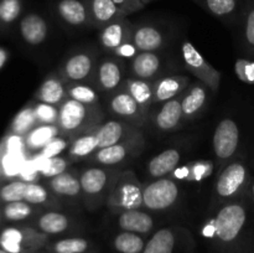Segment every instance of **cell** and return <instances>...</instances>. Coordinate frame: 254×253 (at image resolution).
Masks as SVG:
<instances>
[{
  "label": "cell",
  "mask_w": 254,
  "mask_h": 253,
  "mask_svg": "<svg viewBox=\"0 0 254 253\" xmlns=\"http://www.w3.org/2000/svg\"><path fill=\"white\" fill-rule=\"evenodd\" d=\"M124 91L128 92L131 97L136 101V103L141 107L145 113H148L153 103V81H145V79L134 78V77H127L123 86L121 87Z\"/></svg>",
  "instance_id": "cell-33"
},
{
  "label": "cell",
  "mask_w": 254,
  "mask_h": 253,
  "mask_svg": "<svg viewBox=\"0 0 254 253\" xmlns=\"http://www.w3.org/2000/svg\"><path fill=\"white\" fill-rule=\"evenodd\" d=\"M163 69V57L159 52H139L129 61V72L134 78L155 81Z\"/></svg>",
  "instance_id": "cell-20"
},
{
  "label": "cell",
  "mask_w": 254,
  "mask_h": 253,
  "mask_svg": "<svg viewBox=\"0 0 254 253\" xmlns=\"http://www.w3.org/2000/svg\"><path fill=\"white\" fill-rule=\"evenodd\" d=\"M47 188L59 198H68V200L82 198L79 175H76L72 171L67 170L60 175L47 179Z\"/></svg>",
  "instance_id": "cell-27"
},
{
  "label": "cell",
  "mask_w": 254,
  "mask_h": 253,
  "mask_svg": "<svg viewBox=\"0 0 254 253\" xmlns=\"http://www.w3.org/2000/svg\"><path fill=\"white\" fill-rule=\"evenodd\" d=\"M21 12V0H0V21L11 24Z\"/></svg>",
  "instance_id": "cell-45"
},
{
  "label": "cell",
  "mask_w": 254,
  "mask_h": 253,
  "mask_svg": "<svg viewBox=\"0 0 254 253\" xmlns=\"http://www.w3.org/2000/svg\"><path fill=\"white\" fill-rule=\"evenodd\" d=\"M35 113H36L37 121L40 124H54L57 126L59 121V107L52 104L37 102L34 106Z\"/></svg>",
  "instance_id": "cell-44"
},
{
  "label": "cell",
  "mask_w": 254,
  "mask_h": 253,
  "mask_svg": "<svg viewBox=\"0 0 254 253\" xmlns=\"http://www.w3.org/2000/svg\"><path fill=\"white\" fill-rule=\"evenodd\" d=\"M103 119L99 106H89L66 98L59 107L57 126L64 135L74 139L81 134L97 128Z\"/></svg>",
  "instance_id": "cell-3"
},
{
  "label": "cell",
  "mask_w": 254,
  "mask_h": 253,
  "mask_svg": "<svg viewBox=\"0 0 254 253\" xmlns=\"http://www.w3.org/2000/svg\"><path fill=\"white\" fill-rule=\"evenodd\" d=\"M181 153L176 148H169L154 155L146 163V174L149 178L155 179L170 176L178 166H180Z\"/></svg>",
  "instance_id": "cell-26"
},
{
  "label": "cell",
  "mask_w": 254,
  "mask_h": 253,
  "mask_svg": "<svg viewBox=\"0 0 254 253\" xmlns=\"http://www.w3.org/2000/svg\"><path fill=\"white\" fill-rule=\"evenodd\" d=\"M34 227L50 237H55L71 235L78 230L79 226L71 215L52 208L41 212L35 218Z\"/></svg>",
  "instance_id": "cell-15"
},
{
  "label": "cell",
  "mask_w": 254,
  "mask_h": 253,
  "mask_svg": "<svg viewBox=\"0 0 254 253\" xmlns=\"http://www.w3.org/2000/svg\"><path fill=\"white\" fill-rule=\"evenodd\" d=\"M151 1H154V0H141V2H143L144 5L149 4V2H151Z\"/></svg>",
  "instance_id": "cell-54"
},
{
  "label": "cell",
  "mask_w": 254,
  "mask_h": 253,
  "mask_svg": "<svg viewBox=\"0 0 254 253\" xmlns=\"http://www.w3.org/2000/svg\"><path fill=\"white\" fill-rule=\"evenodd\" d=\"M39 124L34 106H27L15 116L11 123V130L15 135L26 136Z\"/></svg>",
  "instance_id": "cell-39"
},
{
  "label": "cell",
  "mask_w": 254,
  "mask_h": 253,
  "mask_svg": "<svg viewBox=\"0 0 254 253\" xmlns=\"http://www.w3.org/2000/svg\"><path fill=\"white\" fill-rule=\"evenodd\" d=\"M20 34L25 42L31 46H37L46 41L49 35V24L39 14H27L20 21Z\"/></svg>",
  "instance_id": "cell-31"
},
{
  "label": "cell",
  "mask_w": 254,
  "mask_h": 253,
  "mask_svg": "<svg viewBox=\"0 0 254 253\" xmlns=\"http://www.w3.org/2000/svg\"><path fill=\"white\" fill-rule=\"evenodd\" d=\"M145 140L143 134H136L133 138L128 139L122 143L114 145L101 148L89 158V161L94 165L106 166V168H114L123 165L127 161L135 158L138 154L143 151Z\"/></svg>",
  "instance_id": "cell-10"
},
{
  "label": "cell",
  "mask_w": 254,
  "mask_h": 253,
  "mask_svg": "<svg viewBox=\"0 0 254 253\" xmlns=\"http://www.w3.org/2000/svg\"><path fill=\"white\" fill-rule=\"evenodd\" d=\"M51 237L34 226H10L0 233V247L10 253H36L45 250Z\"/></svg>",
  "instance_id": "cell-7"
},
{
  "label": "cell",
  "mask_w": 254,
  "mask_h": 253,
  "mask_svg": "<svg viewBox=\"0 0 254 253\" xmlns=\"http://www.w3.org/2000/svg\"><path fill=\"white\" fill-rule=\"evenodd\" d=\"M210 14L226 22L237 17L241 9V0H193Z\"/></svg>",
  "instance_id": "cell-36"
},
{
  "label": "cell",
  "mask_w": 254,
  "mask_h": 253,
  "mask_svg": "<svg viewBox=\"0 0 254 253\" xmlns=\"http://www.w3.org/2000/svg\"><path fill=\"white\" fill-rule=\"evenodd\" d=\"M6 151L11 155L19 156L21 158L22 156V141L20 139L19 135H12L10 136L9 140L6 143Z\"/></svg>",
  "instance_id": "cell-50"
},
{
  "label": "cell",
  "mask_w": 254,
  "mask_h": 253,
  "mask_svg": "<svg viewBox=\"0 0 254 253\" xmlns=\"http://www.w3.org/2000/svg\"><path fill=\"white\" fill-rule=\"evenodd\" d=\"M112 54L116 55L117 57H119V59L122 60H128V61H130L135 55L139 54V51L138 49H136L135 45H134V42L131 41V40H129V41L121 45V46H119L116 51L112 52Z\"/></svg>",
  "instance_id": "cell-48"
},
{
  "label": "cell",
  "mask_w": 254,
  "mask_h": 253,
  "mask_svg": "<svg viewBox=\"0 0 254 253\" xmlns=\"http://www.w3.org/2000/svg\"><path fill=\"white\" fill-rule=\"evenodd\" d=\"M215 169L216 165L212 160L200 159L178 166L171 173L170 178L178 183H201L210 179L215 173Z\"/></svg>",
  "instance_id": "cell-25"
},
{
  "label": "cell",
  "mask_w": 254,
  "mask_h": 253,
  "mask_svg": "<svg viewBox=\"0 0 254 253\" xmlns=\"http://www.w3.org/2000/svg\"><path fill=\"white\" fill-rule=\"evenodd\" d=\"M252 179V169L245 159L236 158L221 169L212 190V206L216 207L238 200L247 193Z\"/></svg>",
  "instance_id": "cell-2"
},
{
  "label": "cell",
  "mask_w": 254,
  "mask_h": 253,
  "mask_svg": "<svg viewBox=\"0 0 254 253\" xmlns=\"http://www.w3.org/2000/svg\"><path fill=\"white\" fill-rule=\"evenodd\" d=\"M67 98L66 82L60 73H51L44 79L36 91V99L42 103L60 107Z\"/></svg>",
  "instance_id": "cell-30"
},
{
  "label": "cell",
  "mask_w": 254,
  "mask_h": 253,
  "mask_svg": "<svg viewBox=\"0 0 254 253\" xmlns=\"http://www.w3.org/2000/svg\"><path fill=\"white\" fill-rule=\"evenodd\" d=\"M0 253H10V252H7V251L2 250V248H1V247H0Z\"/></svg>",
  "instance_id": "cell-55"
},
{
  "label": "cell",
  "mask_w": 254,
  "mask_h": 253,
  "mask_svg": "<svg viewBox=\"0 0 254 253\" xmlns=\"http://www.w3.org/2000/svg\"><path fill=\"white\" fill-rule=\"evenodd\" d=\"M131 41L139 52H159L166 45V36L160 27L145 22L134 25Z\"/></svg>",
  "instance_id": "cell-23"
},
{
  "label": "cell",
  "mask_w": 254,
  "mask_h": 253,
  "mask_svg": "<svg viewBox=\"0 0 254 253\" xmlns=\"http://www.w3.org/2000/svg\"><path fill=\"white\" fill-rule=\"evenodd\" d=\"M190 77L184 74H166L153 81V103H164L180 97L190 86Z\"/></svg>",
  "instance_id": "cell-21"
},
{
  "label": "cell",
  "mask_w": 254,
  "mask_h": 253,
  "mask_svg": "<svg viewBox=\"0 0 254 253\" xmlns=\"http://www.w3.org/2000/svg\"><path fill=\"white\" fill-rule=\"evenodd\" d=\"M148 238L138 233L118 231L111 238V247L114 253H143Z\"/></svg>",
  "instance_id": "cell-34"
},
{
  "label": "cell",
  "mask_w": 254,
  "mask_h": 253,
  "mask_svg": "<svg viewBox=\"0 0 254 253\" xmlns=\"http://www.w3.org/2000/svg\"><path fill=\"white\" fill-rule=\"evenodd\" d=\"M26 181L16 180L6 184L0 189V197L5 202H15V201H22L26 190Z\"/></svg>",
  "instance_id": "cell-43"
},
{
  "label": "cell",
  "mask_w": 254,
  "mask_h": 253,
  "mask_svg": "<svg viewBox=\"0 0 254 253\" xmlns=\"http://www.w3.org/2000/svg\"><path fill=\"white\" fill-rule=\"evenodd\" d=\"M153 126L160 133H170L178 130L183 122V109H181V96L161 103L160 108L154 113Z\"/></svg>",
  "instance_id": "cell-22"
},
{
  "label": "cell",
  "mask_w": 254,
  "mask_h": 253,
  "mask_svg": "<svg viewBox=\"0 0 254 253\" xmlns=\"http://www.w3.org/2000/svg\"><path fill=\"white\" fill-rule=\"evenodd\" d=\"M71 141H72V138L61 134V135H59L57 138H55L54 140L49 144V145L45 146V148L40 151L39 153L40 158L50 159V158H54V156L60 155V154H61L64 149H68Z\"/></svg>",
  "instance_id": "cell-46"
},
{
  "label": "cell",
  "mask_w": 254,
  "mask_h": 253,
  "mask_svg": "<svg viewBox=\"0 0 254 253\" xmlns=\"http://www.w3.org/2000/svg\"><path fill=\"white\" fill-rule=\"evenodd\" d=\"M181 57L188 71H190L197 81L202 82L212 92H217L220 88L222 74L215 68L210 62L206 61L202 55L189 40L181 44Z\"/></svg>",
  "instance_id": "cell-11"
},
{
  "label": "cell",
  "mask_w": 254,
  "mask_h": 253,
  "mask_svg": "<svg viewBox=\"0 0 254 253\" xmlns=\"http://www.w3.org/2000/svg\"><path fill=\"white\" fill-rule=\"evenodd\" d=\"M208 87L202 82L196 81L190 83L185 92L181 94V109H183V122L195 121L205 111L208 101Z\"/></svg>",
  "instance_id": "cell-19"
},
{
  "label": "cell",
  "mask_w": 254,
  "mask_h": 253,
  "mask_svg": "<svg viewBox=\"0 0 254 253\" xmlns=\"http://www.w3.org/2000/svg\"><path fill=\"white\" fill-rule=\"evenodd\" d=\"M134 25L127 17H121L99 29V42L108 52H114L124 42L131 40Z\"/></svg>",
  "instance_id": "cell-24"
},
{
  "label": "cell",
  "mask_w": 254,
  "mask_h": 253,
  "mask_svg": "<svg viewBox=\"0 0 254 253\" xmlns=\"http://www.w3.org/2000/svg\"><path fill=\"white\" fill-rule=\"evenodd\" d=\"M116 2L117 6L128 16V15L133 14V12L139 11L143 9L145 5L141 2V0H113Z\"/></svg>",
  "instance_id": "cell-49"
},
{
  "label": "cell",
  "mask_w": 254,
  "mask_h": 253,
  "mask_svg": "<svg viewBox=\"0 0 254 253\" xmlns=\"http://www.w3.org/2000/svg\"><path fill=\"white\" fill-rule=\"evenodd\" d=\"M114 217L118 231H128L146 237H150L156 231L155 217L145 208H134L114 213Z\"/></svg>",
  "instance_id": "cell-16"
},
{
  "label": "cell",
  "mask_w": 254,
  "mask_h": 253,
  "mask_svg": "<svg viewBox=\"0 0 254 253\" xmlns=\"http://www.w3.org/2000/svg\"><path fill=\"white\" fill-rule=\"evenodd\" d=\"M61 135V131L57 126L54 124H39L35 126L26 136L25 145L32 151H41L45 146L49 145L55 138Z\"/></svg>",
  "instance_id": "cell-35"
},
{
  "label": "cell",
  "mask_w": 254,
  "mask_h": 253,
  "mask_svg": "<svg viewBox=\"0 0 254 253\" xmlns=\"http://www.w3.org/2000/svg\"><path fill=\"white\" fill-rule=\"evenodd\" d=\"M6 60H7L6 50H4L2 47H0V68L4 66L5 62H6Z\"/></svg>",
  "instance_id": "cell-53"
},
{
  "label": "cell",
  "mask_w": 254,
  "mask_h": 253,
  "mask_svg": "<svg viewBox=\"0 0 254 253\" xmlns=\"http://www.w3.org/2000/svg\"><path fill=\"white\" fill-rule=\"evenodd\" d=\"M139 133H141L140 128L122 119L107 121L99 124L96 129L99 149L126 141Z\"/></svg>",
  "instance_id": "cell-17"
},
{
  "label": "cell",
  "mask_w": 254,
  "mask_h": 253,
  "mask_svg": "<svg viewBox=\"0 0 254 253\" xmlns=\"http://www.w3.org/2000/svg\"><path fill=\"white\" fill-rule=\"evenodd\" d=\"M71 163L72 161L67 156L61 155L54 156V158L50 159H44V163L41 165L42 168L40 169V173L46 179L54 178V176L60 175V174L67 171V169L71 165Z\"/></svg>",
  "instance_id": "cell-42"
},
{
  "label": "cell",
  "mask_w": 254,
  "mask_h": 253,
  "mask_svg": "<svg viewBox=\"0 0 254 253\" xmlns=\"http://www.w3.org/2000/svg\"><path fill=\"white\" fill-rule=\"evenodd\" d=\"M98 57L91 49H81L69 55L60 68V76L66 83L68 82H87L93 78Z\"/></svg>",
  "instance_id": "cell-13"
},
{
  "label": "cell",
  "mask_w": 254,
  "mask_h": 253,
  "mask_svg": "<svg viewBox=\"0 0 254 253\" xmlns=\"http://www.w3.org/2000/svg\"><path fill=\"white\" fill-rule=\"evenodd\" d=\"M55 12L64 25L76 29L92 26L86 0H57Z\"/></svg>",
  "instance_id": "cell-18"
},
{
  "label": "cell",
  "mask_w": 254,
  "mask_h": 253,
  "mask_svg": "<svg viewBox=\"0 0 254 253\" xmlns=\"http://www.w3.org/2000/svg\"><path fill=\"white\" fill-rule=\"evenodd\" d=\"M107 104H108L109 112L118 119L128 122L138 128L143 126L145 123L148 113H145L141 107L136 103L135 99L123 88L109 93Z\"/></svg>",
  "instance_id": "cell-14"
},
{
  "label": "cell",
  "mask_w": 254,
  "mask_h": 253,
  "mask_svg": "<svg viewBox=\"0 0 254 253\" xmlns=\"http://www.w3.org/2000/svg\"><path fill=\"white\" fill-rule=\"evenodd\" d=\"M36 213L34 205L25 200L7 202L4 207V217L10 222H21L32 218Z\"/></svg>",
  "instance_id": "cell-41"
},
{
  "label": "cell",
  "mask_w": 254,
  "mask_h": 253,
  "mask_svg": "<svg viewBox=\"0 0 254 253\" xmlns=\"http://www.w3.org/2000/svg\"><path fill=\"white\" fill-rule=\"evenodd\" d=\"M180 196L178 181L170 176L155 179L144 185L143 207L149 212H165L178 203Z\"/></svg>",
  "instance_id": "cell-9"
},
{
  "label": "cell",
  "mask_w": 254,
  "mask_h": 253,
  "mask_svg": "<svg viewBox=\"0 0 254 253\" xmlns=\"http://www.w3.org/2000/svg\"><path fill=\"white\" fill-rule=\"evenodd\" d=\"M96 129L87 131V133L81 134L72 139L68 149H67V158L73 163V161L84 160L89 159L97 150L98 146V138H97Z\"/></svg>",
  "instance_id": "cell-32"
},
{
  "label": "cell",
  "mask_w": 254,
  "mask_h": 253,
  "mask_svg": "<svg viewBox=\"0 0 254 253\" xmlns=\"http://www.w3.org/2000/svg\"><path fill=\"white\" fill-rule=\"evenodd\" d=\"M67 98L74 99L89 106H98V89L87 82H68L66 83Z\"/></svg>",
  "instance_id": "cell-38"
},
{
  "label": "cell",
  "mask_w": 254,
  "mask_h": 253,
  "mask_svg": "<svg viewBox=\"0 0 254 253\" xmlns=\"http://www.w3.org/2000/svg\"><path fill=\"white\" fill-rule=\"evenodd\" d=\"M86 2L93 27L102 29L121 17H127L113 0H86Z\"/></svg>",
  "instance_id": "cell-29"
},
{
  "label": "cell",
  "mask_w": 254,
  "mask_h": 253,
  "mask_svg": "<svg viewBox=\"0 0 254 253\" xmlns=\"http://www.w3.org/2000/svg\"><path fill=\"white\" fill-rule=\"evenodd\" d=\"M247 196L250 197V200L252 201L253 206H254V173L252 171V179H251L250 186L247 189Z\"/></svg>",
  "instance_id": "cell-52"
},
{
  "label": "cell",
  "mask_w": 254,
  "mask_h": 253,
  "mask_svg": "<svg viewBox=\"0 0 254 253\" xmlns=\"http://www.w3.org/2000/svg\"><path fill=\"white\" fill-rule=\"evenodd\" d=\"M241 140L242 131L236 119L225 117L218 122L212 135V149L222 168L236 159L241 149Z\"/></svg>",
  "instance_id": "cell-8"
},
{
  "label": "cell",
  "mask_w": 254,
  "mask_h": 253,
  "mask_svg": "<svg viewBox=\"0 0 254 253\" xmlns=\"http://www.w3.org/2000/svg\"><path fill=\"white\" fill-rule=\"evenodd\" d=\"M143 190L144 185L133 171H119L106 200L107 207L113 215L134 208H144Z\"/></svg>",
  "instance_id": "cell-4"
},
{
  "label": "cell",
  "mask_w": 254,
  "mask_h": 253,
  "mask_svg": "<svg viewBox=\"0 0 254 253\" xmlns=\"http://www.w3.org/2000/svg\"><path fill=\"white\" fill-rule=\"evenodd\" d=\"M6 154V146L0 144V176L5 175L4 174V158Z\"/></svg>",
  "instance_id": "cell-51"
},
{
  "label": "cell",
  "mask_w": 254,
  "mask_h": 253,
  "mask_svg": "<svg viewBox=\"0 0 254 253\" xmlns=\"http://www.w3.org/2000/svg\"><path fill=\"white\" fill-rule=\"evenodd\" d=\"M36 253H49V252H46L45 250H42V251H39V252H36Z\"/></svg>",
  "instance_id": "cell-56"
},
{
  "label": "cell",
  "mask_w": 254,
  "mask_h": 253,
  "mask_svg": "<svg viewBox=\"0 0 254 253\" xmlns=\"http://www.w3.org/2000/svg\"><path fill=\"white\" fill-rule=\"evenodd\" d=\"M119 171L114 168L93 165L83 169L79 174L82 198L88 208L94 210L106 202L113 181Z\"/></svg>",
  "instance_id": "cell-5"
},
{
  "label": "cell",
  "mask_w": 254,
  "mask_h": 253,
  "mask_svg": "<svg viewBox=\"0 0 254 253\" xmlns=\"http://www.w3.org/2000/svg\"><path fill=\"white\" fill-rule=\"evenodd\" d=\"M24 200L34 206H42L49 207L50 210L61 207V202L57 196H55L49 188L37 183H27L26 190H25Z\"/></svg>",
  "instance_id": "cell-37"
},
{
  "label": "cell",
  "mask_w": 254,
  "mask_h": 253,
  "mask_svg": "<svg viewBox=\"0 0 254 253\" xmlns=\"http://www.w3.org/2000/svg\"><path fill=\"white\" fill-rule=\"evenodd\" d=\"M0 221H1V215H0Z\"/></svg>",
  "instance_id": "cell-57"
},
{
  "label": "cell",
  "mask_w": 254,
  "mask_h": 253,
  "mask_svg": "<svg viewBox=\"0 0 254 253\" xmlns=\"http://www.w3.org/2000/svg\"><path fill=\"white\" fill-rule=\"evenodd\" d=\"M235 72L242 82L254 84V60L238 59L235 62Z\"/></svg>",
  "instance_id": "cell-47"
},
{
  "label": "cell",
  "mask_w": 254,
  "mask_h": 253,
  "mask_svg": "<svg viewBox=\"0 0 254 253\" xmlns=\"http://www.w3.org/2000/svg\"><path fill=\"white\" fill-rule=\"evenodd\" d=\"M126 72L124 60L119 59L113 54L111 56L107 55L98 59L92 81L98 91L112 93L123 86L127 79Z\"/></svg>",
  "instance_id": "cell-12"
},
{
  "label": "cell",
  "mask_w": 254,
  "mask_h": 253,
  "mask_svg": "<svg viewBox=\"0 0 254 253\" xmlns=\"http://www.w3.org/2000/svg\"><path fill=\"white\" fill-rule=\"evenodd\" d=\"M242 19V47L250 56H254V0L243 12Z\"/></svg>",
  "instance_id": "cell-40"
},
{
  "label": "cell",
  "mask_w": 254,
  "mask_h": 253,
  "mask_svg": "<svg viewBox=\"0 0 254 253\" xmlns=\"http://www.w3.org/2000/svg\"><path fill=\"white\" fill-rule=\"evenodd\" d=\"M143 253H195V240L183 226H165L148 238Z\"/></svg>",
  "instance_id": "cell-6"
},
{
  "label": "cell",
  "mask_w": 254,
  "mask_h": 253,
  "mask_svg": "<svg viewBox=\"0 0 254 253\" xmlns=\"http://www.w3.org/2000/svg\"><path fill=\"white\" fill-rule=\"evenodd\" d=\"M200 235L213 253H254V206L247 193L212 207Z\"/></svg>",
  "instance_id": "cell-1"
},
{
  "label": "cell",
  "mask_w": 254,
  "mask_h": 253,
  "mask_svg": "<svg viewBox=\"0 0 254 253\" xmlns=\"http://www.w3.org/2000/svg\"><path fill=\"white\" fill-rule=\"evenodd\" d=\"M45 251L49 253H98V248L93 241L73 235L50 240Z\"/></svg>",
  "instance_id": "cell-28"
}]
</instances>
